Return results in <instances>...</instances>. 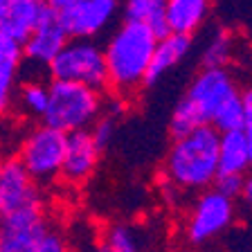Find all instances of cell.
<instances>
[{"mask_svg": "<svg viewBox=\"0 0 252 252\" xmlns=\"http://www.w3.org/2000/svg\"><path fill=\"white\" fill-rule=\"evenodd\" d=\"M156 41L158 36L151 27L135 21H122L108 34L104 45L106 77L108 88L117 97L131 94L144 86Z\"/></svg>", "mask_w": 252, "mask_h": 252, "instance_id": "cell-1", "label": "cell"}, {"mask_svg": "<svg viewBox=\"0 0 252 252\" xmlns=\"http://www.w3.org/2000/svg\"><path fill=\"white\" fill-rule=\"evenodd\" d=\"M164 176L178 191H203L219 176V131L210 124L173 137L164 156Z\"/></svg>", "mask_w": 252, "mask_h": 252, "instance_id": "cell-2", "label": "cell"}, {"mask_svg": "<svg viewBox=\"0 0 252 252\" xmlns=\"http://www.w3.org/2000/svg\"><path fill=\"white\" fill-rule=\"evenodd\" d=\"M234 93H239V88L227 68H203L189 84L180 101L173 106L169 120L171 135L180 137L198 126L210 124L214 110Z\"/></svg>", "mask_w": 252, "mask_h": 252, "instance_id": "cell-3", "label": "cell"}, {"mask_svg": "<svg viewBox=\"0 0 252 252\" xmlns=\"http://www.w3.org/2000/svg\"><path fill=\"white\" fill-rule=\"evenodd\" d=\"M104 113V94L90 86L50 79L47 108L41 122L63 133L86 131Z\"/></svg>", "mask_w": 252, "mask_h": 252, "instance_id": "cell-4", "label": "cell"}, {"mask_svg": "<svg viewBox=\"0 0 252 252\" xmlns=\"http://www.w3.org/2000/svg\"><path fill=\"white\" fill-rule=\"evenodd\" d=\"M47 74L50 79L74 81V84L90 86L94 90L108 88L104 47L94 38H68L61 52L50 61Z\"/></svg>", "mask_w": 252, "mask_h": 252, "instance_id": "cell-5", "label": "cell"}, {"mask_svg": "<svg viewBox=\"0 0 252 252\" xmlns=\"http://www.w3.org/2000/svg\"><path fill=\"white\" fill-rule=\"evenodd\" d=\"M65 137H68V133L52 128L43 122L23 137L16 158L27 169V173L34 178L36 185L52 183L54 178L61 176Z\"/></svg>", "mask_w": 252, "mask_h": 252, "instance_id": "cell-6", "label": "cell"}, {"mask_svg": "<svg viewBox=\"0 0 252 252\" xmlns=\"http://www.w3.org/2000/svg\"><path fill=\"white\" fill-rule=\"evenodd\" d=\"M234 220V200L220 194L219 189H203L191 205L185 223V236L191 246H203L220 236Z\"/></svg>", "mask_w": 252, "mask_h": 252, "instance_id": "cell-7", "label": "cell"}, {"mask_svg": "<svg viewBox=\"0 0 252 252\" xmlns=\"http://www.w3.org/2000/svg\"><path fill=\"white\" fill-rule=\"evenodd\" d=\"M120 11V0H77L54 11L68 38H97L110 30Z\"/></svg>", "mask_w": 252, "mask_h": 252, "instance_id": "cell-8", "label": "cell"}, {"mask_svg": "<svg viewBox=\"0 0 252 252\" xmlns=\"http://www.w3.org/2000/svg\"><path fill=\"white\" fill-rule=\"evenodd\" d=\"M68 43V34L57 21V14L52 9L43 16V21L36 25V30L32 32L27 41L23 43V70L21 74L32 72L21 79H41L36 77L38 70H45L47 65L61 52V47Z\"/></svg>", "mask_w": 252, "mask_h": 252, "instance_id": "cell-9", "label": "cell"}, {"mask_svg": "<svg viewBox=\"0 0 252 252\" xmlns=\"http://www.w3.org/2000/svg\"><path fill=\"white\" fill-rule=\"evenodd\" d=\"M47 227L43 205L0 216V252H34Z\"/></svg>", "mask_w": 252, "mask_h": 252, "instance_id": "cell-10", "label": "cell"}, {"mask_svg": "<svg viewBox=\"0 0 252 252\" xmlns=\"http://www.w3.org/2000/svg\"><path fill=\"white\" fill-rule=\"evenodd\" d=\"M36 205H43L38 185L18 158L0 160V216Z\"/></svg>", "mask_w": 252, "mask_h": 252, "instance_id": "cell-11", "label": "cell"}, {"mask_svg": "<svg viewBox=\"0 0 252 252\" xmlns=\"http://www.w3.org/2000/svg\"><path fill=\"white\" fill-rule=\"evenodd\" d=\"M47 11L45 0H0V34L23 45Z\"/></svg>", "mask_w": 252, "mask_h": 252, "instance_id": "cell-12", "label": "cell"}, {"mask_svg": "<svg viewBox=\"0 0 252 252\" xmlns=\"http://www.w3.org/2000/svg\"><path fill=\"white\" fill-rule=\"evenodd\" d=\"M99 147L94 144L90 131H74L65 137V153H63L61 176L70 183H84L94 173L99 164Z\"/></svg>", "mask_w": 252, "mask_h": 252, "instance_id": "cell-13", "label": "cell"}, {"mask_svg": "<svg viewBox=\"0 0 252 252\" xmlns=\"http://www.w3.org/2000/svg\"><path fill=\"white\" fill-rule=\"evenodd\" d=\"M191 43L194 38L187 34H176L169 32L164 36H160L153 47V57L149 63L147 77H144V86H156L167 72H171L178 63H183L191 52Z\"/></svg>", "mask_w": 252, "mask_h": 252, "instance_id": "cell-14", "label": "cell"}, {"mask_svg": "<svg viewBox=\"0 0 252 252\" xmlns=\"http://www.w3.org/2000/svg\"><path fill=\"white\" fill-rule=\"evenodd\" d=\"M23 70V45L14 38L0 34V117L11 110L16 90L21 86Z\"/></svg>", "mask_w": 252, "mask_h": 252, "instance_id": "cell-15", "label": "cell"}, {"mask_svg": "<svg viewBox=\"0 0 252 252\" xmlns=\"http://www.w3.org/2000/svg\"><path fill=\"white\" fill-rule=\"evenodd\" d=\"M212 0H167L164 21L169 32L194 36L210 16Z\"/></svg>", "mask_w": 252, "mask_h": 252, "instance_id": "cell-16", "label": "cell"}, {"mask_svg": "<svg viewBox=\"0 0 252 252\" xmlns=\"http://www.w3.org/2000/svg\"><path fill=\"white\" fill-rule=\"evenodd\" d=\"M252 164V140L241 131L219 133V173L246 176Z\"/></svg>", "mask_w": 252, "mask_h": 252, "instance_id": "cell-17", "label": "cell"}, {"mask_svg": "<svg viewBox=\"0 0 252 252\" xmlns=\"http://www.w3.org/2000/svg\"><path fill=\"white\" fill-rule=\"evenodd\" d=\"M122 14L124 21L144 23L153 30L158 38L169 34L167 21H164V5L167 0H122Z\"/></svg>", "mask_w": 252, "mask_h": 252, "instance_id": "cell-18", "label": "cell"}, {"mask_svg": "<svg viewBox=\"0 0 252 252\" xmlns=\"http://www.w3.org/2000/svg\"><path fill=\"white\" fill-rule=\"evenodd\" d=\"M14 104H18L21 113H25L27 117L41 120L47 108V84L41 79H21Z\"/></svg>", "mask_w": 252, "mask_h": 252, "instance_id": "cell-19", "label": "cell"}, {"mask_svg": "<svg viewBox=\"0 0 252 252\" xmlns=\"http://www.w3.org/2000/svg\"><path fill=\"white\" fill-rule=\"evenodd\" d=\"M232 34L223 27H216L203 47V68H225L232 57Z\"/></svg>", "mask_w": 252, "mask_h": 252, "instance_id": "cell-20", "label": "cell"}, {"mask_svg": "<svg viewBox=\"0 0 252 252\" xmlns=\"http://www.w3.org/2000/svg\"><path fill=\"white\" fill-rule=\"evenodd\" d=\"M241 122H243L241 93H234L214 110V115H212V120H210V126L216 128L219 133H225V131L241 128Z\"/></svg>", "mask_w": 252, "mask_h": 252, "instance_id": "cell-21", "label": "cell"}, {"mask_svg": "<svg viewBox=\"0 0 252 252\" xmlns=\"http://www.w3.org/2000/svg\"><path fill=\"white\" fill-rule=\"evenodd\" d=\"M104 243H106V248H108L110 252H142L135 232H133L128 225L108 227Z\"/></svg>", "mask_w": 252, "mask_h": 252, "instance_id": "cell-22", "label": "cell"}, {"mask_svg": "<svg viewBox=\"0 0 252 252\" xmlns=\"http://www.w3.org/2000/svg\"><path fill=\"white\" fill-rule=\"evenodd\" d=\"M90 135H93L94 144L99 147V151H104L106 147H110V142H113V137H115V131H117V117L108 115V113H101L97 120H94V124L88 128Z\"/></svg>", "mask_w": 252, "mask_h": 252, "instance_id": "cell-23", "label": "cell"}, {"mask_svg": "<svg viewBox=\"0 0 252 252\" xmlns=\"http://www.w3.org/2000/svg\"><path fill=\"white\" fill-rule=\"evenodd\" d=\"M243 178L246 176H239V173H219L214 180L212 187L219 189L220 194H225L227 198L236 200L241 196V189H243Z\"/></svg>", "mask_w": 252, "mask_h": 252, "instance_id": "cell-24", "label": "cell"}, {"mask_svg": "<svg viewBox=\"0 0 252 252\" xmlns=\"http://www.w3.org/2000/svg\"><path fill=\"white\" fill-rule=\"evenodd\" d=\"M34 252H70L68 241L61 232H54V230H47L45 234L41 236V241L36 243Z\"/></svg>", "mask_w": 252, "mask_h": 252, "instance_id": "cell-25", "label": "cell"}, {"mask_svg": "<svg viewBox=\"0 0 252 252\" xmlns=\"http://www.w3.org/2000/svg\"><path fill=\"white\" fill-rule=\"evenodd\" d=\"M241 110H243L241 131L252 140V86L241 93Z\"/></svg>", "mask_w": 252, "mask_h": 252, "instance_id": "cell-26", "label": "cell"}, {"mask_svg": "<svg viewBox=\"0 0 252 252\" xmlns=\"http://www.w3.org/2000/svg\"><path fill=\"white\" fill-rule=\"evenodd\" d=\"M241 198H243V203H246L248 207H250V210H252V176H248V178H243Z\"/></svg>", "mask_w": 252, "mask_h": 252, "instance_id": "cell-27", "label": "cell"}, {"mask_svg": "<svg viewBox=\"0 0 252 252\" xmlns=\"http://www.w3.org/2000/svg\"><path fill=\"white\" fill-rule=\"evenodd\" d=\"M45 2H47V7H50L52 11H59V9H63V7L77 2V0H45Z\"/></svg>", "mask_w": 252, "mask_h": 252, "instance_id": "cell-28", "label": "cell"}, {"mask_svg": "<svg viewBox=\"0 0 252 252\" xmlns=\"http://www.w3.org/2000/svg\"><path fill=\"white\" fill-rule=\"evenodd\" d=\"M97 252H110V250H108V248H106V243H101V246L97 248Z\"/></svg>", "mask_w": 252, "mask_h": 252, "instance_id": "cell-29", "label": "cell"}, {"mask_svg": "<svg viewBox=\"0 0 252 252\" xmlns=\"http://www.w3.org/2000/svg\"><path fill=\"white\" fill-rule=\"evenodd\" d=\"M250 171H252V164H250Z\"/></svg>", "mask_w": 252, "mask_h": 252, "instance_id": "cell-30", "label": "cell"}]
</instances>
